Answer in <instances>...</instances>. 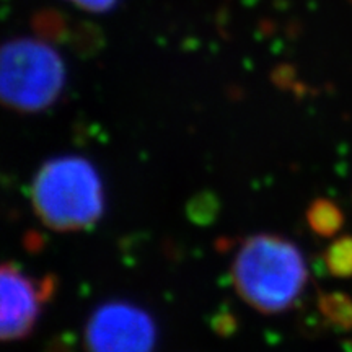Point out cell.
Masks as SVG:
<instances>
[{
  "label": "cell",
  "instance_id": "1",
  "mask_svg": "<svg viewBox=\"0 0 352 352\" xmlns=\"http://www.w3.org/2000/svg\"><path fill=\"white\" fill-rule=\"evenodd\" d=\"M233 289L246 305L264 315L289 310L307 285V264L298 246L274 233L241 240L232 258Z\"/></svg>",
  "mask_w": 352,
  "mask_h": 352
},
{
  "label": "cell",
  "instance_id": "2",
  "mask_svg": "<svg viewBox=\"0 0 352 352\" xmlns=\"http://www.w3.org/2000/svg\"><path fill=\"white\" fill-rule=\"evenodd\" d=\"M30 197L39 222L59 233L90 230L107 209L103 178L96 166L80 155L44 162L34 175Z\"/></svg>",
  "mask_w": 352,
  "mask_h": 352
},
{
  "label": "cell",
  "instance_id": "3",
  "mask_svg": "<svg viewBox=\"0 0 352 352\" xmlns=\"http://www.w3.org/2000/svg\"><path fill=\"white\" fill-rule=\"evenodd\" d=\"M63 57L41 39L19 38L0 46V103L19 113H41L63 95Z\"/></svg>",
  "mask_w": 352,
  "mask_h": 352
},
{
  "label": "cell",
  "instance_id": "4",
  "mask_svg": "<svg viewBox=\"0 0 352 352\" xmlns=\"http://www.w3.org/2000/svg\"><path fill=\"white\" fill-rule=\"evenodd\" d=\"M158 328L144 307L127 300L101 303L83 329L87 352H153Z\"/></svg>",
  "mask_w": 352,
  "mask_h": 352
},
{
  "label": "cell",
  "instance_id": "5",
  "mask_svg": "<svg viewBox=\"0 0 352 352\" xmlns=\"http://www.w3.org/2000/svg\"><path fill=\"white\" fill-rule=\"evenodd\" d=\"M57 287L56 276L34 277L13 263L0 264V342L26 340Z\"/></svg>",
  "mask_w": 352,
  "mask_h": 352
},
{
  "label": "cell",
  "instance_id": "6",
  "mask_svg": "<svg viewBox=\"0 0 352 352\" xmlns=\"http://www.w3.org/2000/svg\"><path fill=\"white\" fill-rule=\"evenodd\" d=\"M308 226L320 236H333L342 227V212L329 199H316L311 202L307 212Z\"/></svg>",
  "mask_w": 352,
  "mask_h": 352
},
{
  "label": "cell",
  "instance_id": "7",
  "mask_svg": "<svg viewBox=\"0 0 352 352\" xmlns=\"http://www.w3.org/2000/svg\"><path fill=\"white\" fill-rule=\"evenodd\" d=\"M328 271L336 277H352V239L341 236L334 240L324 254Z\"/></svg>",
  "mask_w": 352,
  "mask_h": 352
},
{
  "label": "cell",
  "instance_id": "8",
  "mask_svg": "<svg viewBox=\"0 0 352 352\" xmlns=\"http://www.w3.org/2000/svg\"><path fill=\"white\" fill-rule=\"evenodd\" d=\"M36 32L43 39L47 41H69L70 30L64 15L57 12H43L36 16L34 21Z\"/></svg>",
  "mask_w": 352,
  "mask_h": 352
},
{
  "label": "cell",
  "instance_id": "9",
  "mask_svg": "<svg viewBox=\"0 0 352 352\" xmlns=\"http://www.w3.org/2000/svg\"><path fill=\"white\" fill-rule=\"evenodd\" d=\"M76 6H78L83 10L94 12V13H104L109 12L118 3V0H70Z\"/></svg>",
  "mask_w": 352,
  "mask_h": 352
}]
</instances>
